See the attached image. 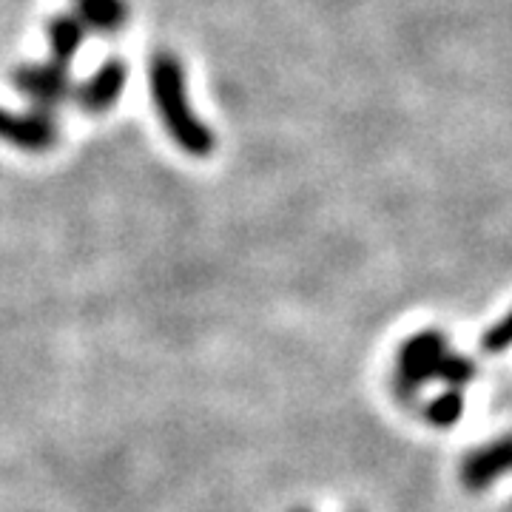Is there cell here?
Here are the masks:
<instances>
[{"mask_svg":"<svg viewBox=\"0 0 512 512\" xmlns=\"http://www.w3.org/2000/svg\"><path fill=\"white\" fill-rule=\"evenodd\" d=\"M424 416H427V421H430L433 427H439V430L456 427L458 421H461V416H464V393H461L458 387H447L444 393H439L433 402L427 404Z\"/></svg>","mask_w":512,"mask_h":512,"instance_id":"obj_9","label":"cell"},{"mask_svg":"<svg viewBox=\"0 0 512 512\" xmlns=\"http://www.w3.org/2000/svg\"><path fill=\"white\" fill-rule=\"evenodd\" d=\"M512 473V433L484 441L481 447L470 450L461 461V484L470 493H484L493 481Z\"/></svg>","mask_w":512,"mask_h":512,"instance_id":"obj_5","label":"cell"},{"mask_svg":"<svg viewBox=\"0 0 512 512\" xmlns=\"http://www.w3.org/2000/svg\"><path fill=\"white\" fill-rule=\"evenodd\" d=\"M12 83L23 97L32 100L35 109L55 111L57 106L69 103L74 97V83L69 66H60L55 60L46 63H26L12 72Z\"/></svg>","mask_w":512,"mask_h":512,"instance_id":"obj_3","label":"cell"},{"mask_svg":"<svg viewBox=\"0 0 512 512\" xmlns=\"http://www.w3.org/2000/svg\"><path fill=\"white\" fill-rule=\"evenodd\" d=\"M447 350H450L447 336L439 328L419 330L416 336L404 339L399 356H396V376H393V387H396L399 399L413 402L421 387L436 379Z\"/></svg>","mask_w":512,"mask_h":512,"instance_id":"obj_2","label":"cell"},{"mask_svg":"<svg viewBox=\"0 0 512 512\" xmlns=\"http://www.w3.org/2000/svg\"><path fill=\"white\" fill-rule=\"evenodd\" d=\"M46 40H49V52L52 60L60 66H69L77 52L83 49L86 40V26L80 23L77 15H55L46 23Z\"/></svg>","mask_w":512,"mask_h":512,"instance_id":"obj_8","label":"cell"},{"mask_svg":"<svg viewBox=\"0 0 512 512\" xmlns=\"http://www.w3.org/2000/svg\"><path fill=\"white\" fill-rule=\"evenodd\" d=\"M512 348V311L504 313L495 325L484 330V336H481V350L484 353H490V356H498V353H504V350Z\"/></svg>","mask_w":512,"mask_h":512,"instance_id":"obj_11","label":"cell"},{"mask_svg":"<svg viewBox=\"0 0 512 512\" xmlns=\"http://www.w3.org/2000/svg\"><path fill=\"white\" fill-rule=\"evenodd\" d=\"M436 379L447 384V387H458V390H461L464 384H470L476 379V365H473V359L447 350V356L441 359Z\"/></svg>","mask_w":512,"mask_h":512,"instance_id":"obj_10","label":"cell"},{"mask_svg":"<svg viewBox=\"0 0 512 512\" xmlns=\"http://www.w3.org/2000/svg\"><path fill=\"white\" fill-rule=\"evenodd\" d=\"M0 140L26 154H46L60 140L55 111L0 109Z\"/></svg>","mask_w":512,"mask_h":512,"instance_id":"obj_4","label":"cell"},{"mask_svg":"<svg viewBox=\"0 0 512 512\" xmlns=\"http://www.w3.org/2000/svg\"><path fill=\"white\" fill-rule=\"evenodd\" d=\"M126 80V63L120 57H111L89 80H83L74 89V100H77V106L86 111V114H106V111L117 106L120 94L126 92Z\"/></svg>","mask_w":512,"mask_h":512,"instance_id":"obj_6","label":"cell"},{"mask_svg":"<svg viewBox=\"0 0 512 512\" xmlns=\"http://www.w3.org/2000/svg\"><path fill=\"white\" fill-rule=\"evenodd\" d=\"M74 15L97 35H117L126 29L131 9L126 0H74Z\"/></svg>","mask_w":512,"mask_h":512,"instance_id":"obj_7","label":"cell"},{"mask_svg":"<svg viewBox=\"0 0 512 512\" xmlns=\"http://www.w3.org/2000/svg\"><path fill=\"white\" fill-rule=\"evenodd\" d=\"M148 86L154 109L163 117L165 131L180 146V151H185L188 157H211L217 148V137L188 103V83L180 57L171 52H157L151 57Z\"/></svg>","mask_w":512,"mask_h":512,"instance_id":"obj_1","label":"cell"},{"mask_svg":"<svg viewBox=\"0 0 512 512\" xmlns=\"http://www.w3.org/2000/svg\"><path fill=\"white\" fill-rule=\"evenodd\" d=\"M293 512H311V510H293Z\"/></svg>","mask_w":512,"mask_h":512,"instance_id":"obj_12","label":"cell"}]
</instances>
